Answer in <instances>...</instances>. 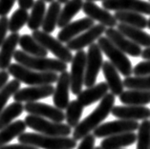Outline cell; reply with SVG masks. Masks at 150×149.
<instances>
[{"label": "cell", "instance_id": "11", "mask_svg": "<svg viewBox=\"0 0 150 149\" xmlns=\"http://www.w3.org/2000/svg\"><path fill=\"white\" fill-rule=\"evenodd\" d=\"M101 5L107 11H125L150 16V2L144 0H103Z\"/></svg>", "mask_w": 150, "mask_h": 149}, {"label": "cell", "instance_id": "42", "mask_svg": "<svg viewBox=\"0 0 150 149\" xmlns=\"http://www.w3.org/2000/svg\"><path fill=\"white\" fill-rule=\"evenodd\" d=\"M0 149H39V148L33 146V145H30V144L18 143V144L3 145V146H0Z\"/></svg>", "mask_w": 150, "mask_h": 149}, {"label": "cell", "instance_id": "29", "mask_svg": "<svg viewBox=\"0 0 150 149\" xmlns=\"http://www.w3.org/2000/svg\"><path fill=\"white\" fill-rule=\"evenodd\" d=\"M60 11L61 6L58 1H53L50 3V6L48 10L46 11L44 20H43L41 26L43 32L51 34V32L54 31V29H56L57 25L58 18H59Z\"/></svg>", "mask_w": 150, "mask_h": 149}, {"label": "cell", "instance_id": "34", "mask_svg": "<svg viewBox=\"0 0 150 149\" xmlns=\"http://www.w3.org/2000/svg\"><path fill=\"white\" fill-rule=\"evenodd\" d=\"M29 16L30 14L28 13L27 10L22 8L16 10L9 19V31L12 32H18L20 29H22L28 23Z\"/></svg>", "mask_w": 150, "mask_h": 149}, {"label": "cell", "instance_id": "18", "mask_svg": "<svg viewBox=\"0 0 150 149\" xmlns=\"http://www.w3.org/2000/svg\"><path fill=\"white\" fill-rule=\"evenodd\" d=\"M95 25V22L92 18L84 17L76 20L74 22H70L66 26L61 29V31L57 34V39L62 43H67L71 39L76 37L79 34L88 30Z\"/></svg>", "mask_w": 150, "mask_h": 149}, {"label": "cell", "instance_id": "51", "mask_svg": "<svg viewBox=\"0 0 150 149\" xmlns=\"http://www.w3.org/2000/svg\"><path fill=\"white\" fill-rule=\"evenodd\" d=\"M149 2H150V0H149Z\"/></svg>", "mask_w": 150, "mask_h": 149}, {"label": "cell", "instance_id": "38", "mask_svg": "<svg viewBox=\"0 0 150 149\" xmlns=\"http://www.w3.org/2000/svg\"><path fill=\"white\" fill-rule=\"evenodd\" d=\"M133 74L135 76H146L150 75V59L139 62L133 68Z\"/></svg>", "mask_w": 150, "mask_h": 149}, {"label": "cell", "instance_id": "3", "mask_svg": "<svg viewBox=\"0 0 150 149\" xmlns=\"http://www.w3.org/2000/svg\"><path fill=\"white\" fill-rule=\"evenodd\" d=\"M18 143L41 149H74L76 141L69 137H54L44 134L23 133L17 137Z\"/></svg>", "mask_w": 150, "mask_h": 149}, {"label": "cell", "instance_id": "49", "mask_svg": "<svg viewBox=\"0 0 150 149\" xmlns=\"http://www.w3.org/2000/svg\"><path fill=\"white\" fill-rule=\"evenodd\" d=\"M44 2H49V3H51V2H53V1H54V0H43Z\"/></svg>", "mask_w": 150, "mask_h": 149}, {"label": "cell", "instance_id": "7", "mask_svg": "<svg viewBox=\"0 0 150 149\" xmlns=\"http://www.w3.org/2000/svg\"><path fill=\"white\" fill-rule=\"evenodd\" d=\"M32 36L36 41H38L44 48L54 54L57 59L63 61L65 63H70L73 60V54L71 50L67 48V46H64L58 39L54 38L48 32H45L43 31H33Z\"/></svg>", "mask_w": 150, "mask_h": 149}, {"label": "cell", "instance_id": "9", "mask_svg": "<svg viewBox=\"0 0 150 149\" xmlns=\"http://www.w3.org/2000/svg\"><path fill=\"white\" fill-rule=\"evenodd\" d=\"M138 121L132 119H118V121L105 122L100 124L96 129L93 130V135L97 138H106L118 134L134 132L139 128Z\"/></svg>", "mask_w": 150, "mask_h": 149}, {"label": "cell", "instance_id": "13", "mask_svg": "<svg viewBox=\"0 0 150 149\" xmlns=\"http://www.w3.org/2000/svg\"><path fill=\"white\" fill-rule=\"evenodd\" d=\"M105 36L112 43H114L122 52L127 54L128 56L133 57H139L142 56V47L127 38L118 29L116 30L114 28H108L105 31Z\"/></svg>", "mask_w": 150, "mask_h": 149}, {"label": "cell", "instance_id": "37", "mask_svg": "<svg viewBox=\"0 0 150 149\" xmlns=\"http://www.w3.org/2000/svg\"><path fill=\"white\" fill-rule=\"evenodd\" d=\"M20 83L21 82L17 79H13L12 81H9L0 90V113L5 108V105L8 102L10 97H13L14 94L20 89Z\"/></svg>", "mask_w": 150, "mask_h": 149}, {"label": "cell", "instance_id": "46", "mask_svg": "<svg viewBox=\"0 0 150 149\" xmlns=\"http://www.w3.org/2000/svg\"><path fill=\"white\" fill-rule=\"evenodd\" d=\"M57 1L59 2L60 4H61V3H64V4H65V3H67V2L69 1V0H57Z\"/></svg>", "mask_w": 150, "mask_h": 149}, {"label": "cell", "instance_id": "50", "mask_svg": "<svg viewBox=\"0 0 150 149\" xmlns=\"http://www.w3.org/2000/svg\"><path fill=\"white\" fill-rule=\"evenodd\" d=\"M94 149H102V148H101L100 146V147H98H98H95Z\"/></svg>", "mask_w": 150, "mask_h": 149}, {"label": "cell", "instance_id": "52", "mask_svg": "<svg viewBox=\"0 0 150 149\" xmlns=\"http://www.w3.org/2000/svg\"><path fill=\"white\" fill-rule=\"evenodd\" d=\"M149 149H150V147H149Z\"/></svg>", "mask_w": 150, "mask_h": 149}, {"label": "cell", "instance_id": "41", "mask_svg": "<svg viewBox=\"0 0 150 149\" xmlns=\"http://www.w3.org/2000/svg\"><path fill=\"white\" fill-rule=\"evenodd\" d=\"M17 0H0V16H7Z\"/></svg>", "mask_w": 150, "mask_h": 149}, {"label": "cell", "instance_id": "45", "mask_svg": "<svg viewBox=\"0 0 150 149\" xmlns=\"http://www.w3.org/2000/svg\"><path fill=\"white\" fill-rule=\"evenodd\" d=\"M141 56L145 60H149L150 59V47H147V48H145L144 51H142Z\"/></svg>", "mask_w": 150, "mask_h": 149}, {"label": "cell", "instance_id": "4", "mask_svg": "<svg viewBox=\"0 0 150 149\" xmlns=\"http://www.w3.org/2000/svg\"><path fill=\"white\" fill-rule=\"evenodd\" d=\"M13 59L17 63L32 70L38 72H54L62 73L67 71V63L59 59H48L46 56H30L23 51H16Z\"/></svg>", "mask_w": 150, "mask_h": 149}, {"label": "cell", "instance_id": "16", "mask_svg": "<svg viewBox=\"0 0 150 149\" xmlns=\"http://www.w3.org/2000/svg\"><path fill=\"white\" fill-rule=\"evenodd\" d=\"M71 90L70 85V73L64 71L58 76L57 87L53 94V101L54 106L58 109L64 110L69 104V92Z\"/></svg>", "mask_w": 150, "mask_h": 149}, {"label": "cell", "instance_id": "22", "mask_svg": "<svg viewBox=\"0 0 150 149\" xmlns=\"http://www.w3.org/2000/svg\"><path fill=\"white\" fill-rule=\"evenodd\" d=\"M102 73L106 79V83L109 90L115 96H120L123 92V81L120 77L119 71L110 61H103L102 64Z\"/></svg>", "mask_w": 150, "mask_h": 149}, {"label": "cell", "instance_id": "10", "mask_svg": "<svg viewBox=\"0 0 150 149\" xmlns=\"http://www.w3.org/2000/svg\"><path fill=\"white\" fill-rule=\"evenodd\" d=\"M70 72L71 92L78 96L82 91L86 69V53L83 50L76 51L72 60Z\"/></svg>", "mask_w": 150, "mask_h": 149}, {"label": "cell", "instance_id": "12", "mask_svg": "<svg viewBox=\"0 0 150 149\" xmlns=\"http://www.w3.org/2000/svg\"><path fill=\"white\" fill-rule=\"evenodd\" d=\"M54 91V87L52 84L30 86L18 90L13 95V100L18 102H34L53 96Z\"/></svg>", "mask_w": 150, "mask_h": 149}, {"label": "cell", "instance_id": "48", "mask_svg": "<svg viewBox=\"0 0 150 149\" xmlns=\"http://www.w3.org/2000/svg\"><path fill=\"white\" fill-rule=\"evenodd\" d=\"M87 1H91V2H95V1H103V0H87Z\"/></svg>", "mask_w": 150, "mask_h": 149}, {"label": "cell", "instance_id": "6", "mask_svg": "<svg viewBox=\"0 0 150 149\" xmlns=\"http://www.w3.org/2000/svg\"><path fill=\"white\" fill-rule=\"evenodd\" d=\"M27 127L40 134L54 137H68L72 133V127L62 122H54L45 118L35 115H28L25 118Z\"/></svg>", "mask_w": 150, "mask_h": 149}, {"label": "cell", "instance_id": "17", "mask_svg": "<svg viewBox=\"0 0 150 149\" xmlns=\"http://www.w3.org/2000/svg\"><path fill=\"white\" fill-rule=\"evenodd\" d=\"M82 11L88 17L92 18L94 21L96 20L100 22V24L104 25L105 27L114 28L118 25V21L115 18L114 14H111L107 10L98 7L94 2H83Z\"/></svg>", "mask_w": 150, "mask_h": 149}, {"label": "cell", "instance_id": "30", "mask_svg": "<svg viewBox=\"0 0 150 149\" xmlns=\"http://www.w3.org/2000/svg\"><path fill=\"white\" fill-rule=\"evenodd\" d=\"M26 128L27 125L23 121H16L4 127L0 130V146L6 145L14 138L23 134Z\"/></svg>", "mask_w": 150, "mask_h": 149}, {"label": "cell", "instance_id": "47", "mask_svg": "<svg viewBox=\"0 0 150 149\" xmlns=\"http://www.w3.org/2000/svg\"><path fill=\"white\" fill-rule=\"evenodd\" d=\"M147 28L150 30V18L148 19V21H147Z\"/></svg>", "mask_w": 150, "mask_h": 149}, {"label": "cell", "instance_id": "39", "mask_svg": "<svg viewBox=\"0 0 150 149\" xmlns=\"http://www.w3.org/2000/svg\"><path fill=\"white\" fill-rule=\"evenodd\" d=\"M9 31V18L7 16L0 17V47L5 41L7 32Z\"/></svg>", "mask_w": 150, "mask_h": 149}, {"label": "cell", "instance_id": "2", "mask_svg": "<svg viewBox=\"0 0 150 149\" xmlns=\"http://www.w3.org/2000/svg\"><path fill=\"white\" fill-rule=\"evenodd\" d=\"M8 73L21 83L29 86L53 84L57 81L58 75L54 72H38L29 69L19 63L11 64L7 69Z\"/></svg>", "mask_w": 150, "mask_h": 149}, {"label": "cell", "instance_id": "31", "mask_svg": "<svg viewBox=\"0 0 150 149\" xmlns=\"http://www.w3.org/2000/svg\"><path fill=\"white\" fill-rule=\"evenodd\" d=\"M46 13V4L43 0H35L32 7V13L29 16L28 28L32 31L38 30L42 26Z\"/></svg>", "mask_w": 150, "mask_h": 149}, {"label": "cell", "instance_id": "21", "mask_svg": "<svg viewBox=\"0 0 150 149\" xmlns=\"http://www.w3.org/2000/svg\"><path fill=\"white\" fill-rule=\"evenodd\" d=\"M20 35L18 32H12L3 42L0 47V69L7 70L12 63L13 54L16 53V46L19 43Z\"/></svg>", "mask_w": 150, "mask_h": 149}, {"label": "cell", "instance_id": "27", "mask_svg": "<svg viewBox=\"0 0 150 149\" xmlns=\"http://www.w3.org/2000/svg\"><path fill=\"white\" fill-rule=\"evenodd\" d=\"M19 46L23 52L34 56H47L48 51L30 35H23L19 38Z\"/></svg>", "mask_w": 150, "mask_h": 149}, {"label": "cell", "instance_id": "40", "mask_svg": "<svg viewBox=\"0 0 150 149\" xmlns=\"http://www.w3.org/2000/svg\"><path fill=\"white\" fill-rule=\"evenodd\" d=\"M95 143H96V137L93 134H88L81 140L78 149H94Z\"/></svg>", "mask_w": 150, "mask_h": 149}, {"label": "cell", "instance_id": "23", "mask_svg": "<svg viewBox=\"0 0 150 149\" xmlns=\"http://www.w3.org/2000/svg\"><path fill=\"white\" fill-rule=\"evenodd\" d=\"M137 141V135L134 132H127L106 137L100 143L102 149H120L130 146Z\"/></svg>", "mask_w": 150, "mask_h": 149}, {"label": "cell", "instance_id": "14", "mask_svg": "<svg viewBox=\"0 0 150 149\" xmlns=\"http://www.w3.org/2000/svg\"><path fill=\"white\" fill-rule=\"evenodd\" d=\"M24 111L30 115L39 116L54 122H62L65 121V113L61 109L38 101L27 102L24 105Z\"/></svg>", "mask_w": 150, "mask_h": 149}, {"label": "cell", "instance_id": "28", "mask_svg": "<svg viewBox=\"0 0 150 149\" xmlns=\"http://www.w3.org/2000/svg\"><path fill=\"white\" fill-rule=\"evenodd\" d=\"M117 21L120 23L127 24L129 26L144 29L147 27V19L142 13L135 12H125V11H118L114 14Z\"/></svg>", "mask_w": 150, "mask_h": 149}, {"label": "cell", "instance_id": "32", "mask_svg": "<svg viewBox=\"0 0 150 149\" xmlns=\"http://www.w3.org/2000/svg\"><path fill=\"white\" fill-rule=\"evenodd\" d=\"M23 111L24 105L18 101H14L5 107L0 113V130L12 123L14 119L19 117L23 113Z\"/></svg>", "mask_w": 150, "mask_h": 149}, {"label": "cell", "instance_id": "33", "mask_svg": "<svg viewBox=\"0 0 150 149\" xmlns=\"http://www.w3.org/2000/svg\"><path fill=\"white\" fill-rule=\"evenodd\" d=\"M82 112L83 106L79 102L78 100L70 101L66 108V113H65V121L67 124L71 127H76L80 122Z\"/></svg>", "mask_w": 150, "mask_h": 149}, {"label": "cell", "instance_id": "24", "mask_svg": "<svg viewBox=\"0 0 150 149\" xmlns=\"http://www.w3.org/2000/svg\"><path fill=\"white\" fill-rule=\"evenodd\" d=\"M117 27L123 35H125L127 38H129L136 44L145 48L150 47V35L142 31V29L129 26L124 23H119Z\"/></svg>", "mask_w": 150, "mask_h": 149}, {"label": "cell", "instance_id": "15", "mask_svg": "<svg viewBox=\"0 0 150 149\" xmlns=\"http://www.w3.org/2000/svg\"><path fill=\"white\" fill-rule=\"evenodd\" d=\"M106 31L105 26L102 24L94 25L88 30L83 32L81 35L79 36H76L70 41L66 43V46L69 50L71 51H79L83 50L87 46H90L91 44L100 37L102 34H104Z\"/></svg>", "mask_w": 150, "mask_h": 149}, {"label": "cell", "instance_id": "44", "mask_svg": "<svg viewBox=\"0 0 150 149\" xmlns=\"http://www.w3.org/2000/svg\"><path fill=\"white\" fill-rule=\"evenodd\" d=\"M17 3L19 5V8L28 11L29 9H32V7L35 3V0H17Z\"/></svg>", "mask_w": 150, "mask_h": 149}, {"label": "cell", "instance_id": "26", "mask_svg": "<svg viewBox=\"0 0 150 149\" xmlns=\"http://www.w3.org/2000/svg\"><path fill=\"white\" fill-rule=\"evenodd\" d=\"M82 0H69L67 3H65V6L60 11L59 18L57 21L58 28L62 29L70 23L74 16L79 13L80 10H82Z\"/></svg>", "mask_w": 150, "mask_h": 149}, {"label": "cell", "instance_id": "5", "mask_svg": "<svg viewBox=\"0 0 150 149\" xmlns=\"http://www.w3.org/2000/svg\"><path fill=\"white\" fill-rule=\"evenodd\" d=\"M98 45L100 46L102 53L108 57L110 62L114 65L116 69L124 77H130L133 74V68L130 59L126 54L122 52L114 43L104 36H100L98 39Z\"/></svg>", "mask_w": 150, "mask_h": 149}, {"label": "cell", "instance_id": "1", "mask_svg": "<svg viewBox=\"0 0 150 149\" xmlns=\"http://www.w3.org/2000/svg\"><path fill=\"white\" fill-rule=\"evenodd\" d=\"M115 104V95L108 93L100 100L98 107L89 116L81 121L75 127L73 133V139L81 141L85 136L90 134L91 131L96 129L111 113Z\"/></svg>", "mask_w": 150, "mask_h": 149}, {"label": "cell", "instance_id": "36", "mask_svg": "<svg viewBox=\"0 0 150 149\" xmlns=\"http://www.w3.org/2000/svg\"><path fill=\"white\" fill-rule=\"evenodd\" d=\"M150 147V121L144 119L139 125L137 134V148L149 149Z\"/></svg>", "mask_w": 150, "mask_h": 149}, {"label": "cell", "instance_id": "20", "mask_svg": "<svg viewBox=\"0 0 150 149\" xmlns=\"http://www.w3.org/2000/svg\"><path fill=\"white\" fill-rule=\"evenodd\" d=\"M109 87L106 82H100L91 87H88L86 90L81 91L78 95V101L83 107L89 106L97 101L100 100L105 95L108 94Z\"/></svg>", "mask_w": 150, "mask_h": 149}, {"label": "cell", "instance_id": "25", "mask_svg": "<svg viewBox=\"0 0 150 149\" xmlns=\"http://www.w3.org/2000/svg\"><path fill=\"white\" fill-rule=\"evenodd\" d=\"M120 101L126 105L144 106L150 103V90H127L119 96Z\"/></svg>", "mask_w": 150, "mask_h": 149}, {"label": "cell", "instance_id": "8", "mask_svg": "<svg viewBox=\"0 0 150 149\" xmlns=\"http://www.w3.org/2000/svg\"><path fill=\"white\" fill-rule=\"evenodd\" d=\"M103 59L102 51L98 43H93L89 46L88 52L86 54V69L84 77V85L87 88L96 84L98 73L102 68Z\"/></svg>", "mask_w": 150, "mask_h": 149}, {"label": "cell", "instance_id": "43", "mask_svg": "<svg viewBox=\"0 0 150 149\" xmlns=\"http://www.w3.org/2000/svg\"><path fill=\"white\" fill-rule=\"evenodd\" d=\"M9 77H10V74L8 73V71H6V70L0 71V90L8 83Z\"/></svg>", "mask_w": 150, "mask_h": 149}, {"label": "cell", "instance_id": "35", "mask_svg": "<svg viewBox=\"0 0 150 149\" xmlns=\"http://www.w3.org/2000/svg\"><path fill=\"white\" fill-rule=\"evenodd\" d=\"M123 86L130 90H150V75L126 77Z\"/></svg>", "mask_w": 150, "mask_h": 149}, {"label": "cell", "instance_id": "19", "mask_svg": "<svg viewBox=\"0 0 150 149\" xmlns=\"http://www.w3.org/2000/svg\"><path fill=\"white\" fill-rule=\"evenodd\" d=\"M114 117L120 119L132 121H144L150 118V109L140 105H126V106H114L111 111Z\"/></svg>", "mask_w": 150, "mask_h": 149}]
</instances>
